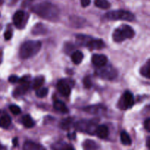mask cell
<instances>
[{
    "label": "cell",
    "instance_id": "obj_1",
    "mask_svg": "<svg viewBox=\"0 0 150 150\" xmlns=\"http://www.w3.org/2000/svg\"><path fill=\"white\" fill-rule=\"evenodd\" d=\"M32 11L42 18L55 21L59 16V10L54 4L42 2L37 4L32 7Z\"/></svg>",
    "mask_w": 150,
    "mask_h": 150
},
{
    "label": "cell",
    "instance_id": "obj_2",
    "mask_svg": "<svg viewBox=\"0 0 150 150\" xmlns=\"http://www.w3.org/2000/svg\"><path fill=\"white\" fill-rule=\"evenodd\" d=\"M41 48V42L38 40H29L23 42L19 49V57L26 59L36 55Z\"/></svg>",
    "mask_w": 150,
    "mask_h": 150
},
{
    "label": "cell",
    "instance_id": "obj_3",
    "mask_svg": "<svg viewBox=\"0 0 150 150\" xmlns=\"http://www.w3.org/2000/svg\"><path fill=\"white\" fill-rule=\"evenodd\" d=\"M134 35L135 32L131 26L123 24L114 31L112 38L115 42H121L126 39H131Z\"/></svg>",
    "mask_w": 150,
    "mask_h": 150
},
{
    "label": "cell",
    "instance_id": "obj_4",
    "mask_svg": "<svg viewBox=\"0 0 150 150\" xmlns=\"http://www.w3.org/2000/svg\"><path fill=\"white\" fill-rule=\"evenodd\" d=\"M98 122H99V120L97 118L92 119V120H81L74 125V127L76 130L79 131L86 133L89 135H94L96 131Z\"/></svg>",
    "mask_w": 150,
    "mask_h": 150
},
{
    "label": "cell",
    "instance_id": "obj_5",
    "mask_svg": "<svg viewBox=\"0 0 150 150\" xmlns=\"http://www.w3.org/2000/svg\"><path fill=\"white\" fill-rule=\"evenodd\" d=\"M105 17L108 20H123L127 21H133L135 19L134 15L130 12L124 10H112L105 13Z\"/></svg>",
    "mask_w": 150,
    "mask_h": 150
},
{
    "label": "cell",
    "instance_id": "obj_6",
    "mask_svg": "<svg viewBox=\"0 0 150 150\" xmlns=\"http://www.w3.org/2000/svg\"><path fill=\"white\" fill-rule=\"evenodd\" d=\"M95 73H96L97 76H99L101 79L109 81L113 80L117 76V70L111 67V65H106V64H105L103 67H99L96 70Z\"/></svg>",
    "mask_w": 150,
    "mask_h": 150
},
{
    "label": "cell",
    "instance_id": "obj_7",
    "mask_svg": "<svg viewBox=\"0 0 150 150\" xmlns=\"http://www.w3.org/2000/svg\"><path fill=\"white\" fill-rule=\"evenodd\" d=\"M134 105V98L130 91H125L119 102V107L122 110L130 109Z\"/></svg>",
    "mask_w": 150,
    "mask_h": 150
},
{
    "label": "cell",
    "instance_id": "obj_8",
    "mask_svg": "<svg viewBox=\"0 0 150 150\" xmlns=\"http://www.w3.org/2000/svg\"><path fill=\"white\" fill-rule=\"evenodd\" d=\"M28 18H29V16L27 13H26L23 10H18L13 16V23L18 29H23L27 23Z\"/></svg>",
    "mask_w": 150,
    "mask_h": 150
},
{
    "label": "cell",
    "instance_id": "obj_9",
    "mask_svg": "<svg viewBox=\"0 0 150 150\" xmlns=\"http://www.w3.org/2000/svg\"><path fill=\"white\" fill-rule=\"evenodd\" d=\"M57 89L63 96L68 97L71 92V85L69 83V81L62 79L57 83Z\"/></svg>",
    "mask_w": 150,
    "mask_h": 150
},
{
    "label": "cell",
    "instance_id": "obj_10",
    "mask_svg": "<svg viewBox=\"0 0 150 150\" xmlns=\"http://www.w3.org/2000/svg\"><path fill=\"white\" fill-rule=\"evenodd\" d=\"M86 47L89 50H98L105 48V42L100 39H92L90 38L86 42Z\"/></svg>",
    "mask_w": 150,
    "mask_h": 150
},
{
    "label": "cell",
    "instance_id": "obj_11",
    "mask_svg": "<svg viewBox=\"0 0 150 150\" xmlns=\"http://www.w3.org/2000/svg\"><path fill=\"white\" fill-rule=\"evenodd\" d=\"M92 62L95 66L100 67L108 62V58L103 54H94L92 57Z\"/></svg>",
    "mask_w": 150,
    "mask_h": 150
},
{
    "label": "cell",
    "instance_id": "obj_12",
    "mask_svg": "<svg viewBox=\"0 0 150 150\" xmlns=\"http://www.w3.org/2000/svg\"><path fill=\"white\" fill-rule=\"evenodd\" d=\"M105 110H106V108L103 105H89V106H86L85 108H83V111L92 114H102Z\"/></svg>",
    "mask_w": 150,
    "mask_h": 150
},
{
    "label": "cell",
    "instance_id": "obj_13",
    "mask_svg": "<svg viewBox=\"0 0 150 150\" xmlns=\"http://www.w3.org/2000/svg\"><path fill=\"white\" fill-rule=\"evenodd\" d=\"M29 86H30V83L29 81L24 82V83H21V85L18 86L13 92V96L14 97H18L21 95H23L29 90Z\"/></svg>",
    "mask_w": 150,
    "mask_h": 150
},
{
    "label": "cell",
    "instance_id": "obj_14",
    "mask_svg": "<svg viewBox=\"0 0 150 150\" xmlns=\"http://www.w3.org/2000/svg\"><path fill=\"white\" fill-rule=\"evenodd\" d=\"M11 124V118L7 113L0 111V127L7 129Z\"/></svg>",
    "mask_w": 150,
    "mask_h": 150
},
{
    "label": "cell",
    "instance_id": "obj_15",
    "mask_svg": "<svg viewBox=\"0 0 150 150\" xmlns=\"http://www.w3.org/2000/svg\"><path fill=\"white\" fill-rule=\"evenodd\" d=\"M97 136L100 138V139H106L109 134V130L108 128L105 125H98L96 128V131H95Z\"/></svg>",
    "mask_w": 150,
    "mask_h": 150
},
{
    "label": "cell",
    "instance_id": "obj_16",
    "mask_svg": "<svg viewBox=\"0 0 150 150\" xmlns=\"http://www.w3.org/2000/svg\"><path fill=\"white\" fill-rule=\"evenodd\" d=\"M54 109L57 111H59V112L63 113V114H67L68 113L69 110L67 107L66 106L65 104L60 100H56L54 103Z\"/></svg>",
    "mask_w": 150,
    "mask_h": 150
},
{
    "label": "cell",
    "instance_id": "obj_17",
    "mask_svg": "<svg viewBox=\"0 0 150 150\" xmlns=\"http://www.w3.org/2000/svg\"><path fill=\"white\" fill-rule=\"evenodd\" d=\"M23 149L25 150H40L44 149L45 148L40 144L35 143L32 142H26L23 144Z\"/></svg>",
    "mask_w": 150,
    "mask_h": 150
},
{
    "label": "cell",
    "instance_id": "obj_18",
    "mask_svg": "<svg viewBox=\"0 0 150 150\" xmlns=\"http://www.w3.org/2000/svg\"><path fill=\"white\" fill-rule=\"evenodd\" d=\"M83 59V54L81 51H76L73 53L71 56V59L75 64H79Z\"/></svg>",
    "mask_w": 150,
    "mask_h": 150
},
{
    "label": "cell",
    "instance_id": "obj_19",
    "mask_svg": "<svg viewBox=\"0 0 150 150\" xmlns=\"http://www.w3.org/2000/svg\"><path fill=\"white\" fill-rule=\"evenodd\" d=\"M73 119L72 117H67V118L64 119L61 121L59 124V127H61L62 130H67L71 127L72 124H73Z\"/></svg>",
    "mask_w": 150,
    "mask_h": 150
},
{
    "label": "cell",
    "instance_id": "obj_20",
    "mask_svg": "<svg viewBox=\"0 0 150 150\" xmlns=\"http://www.w3.org/2000/svg\"><path fill=\"white\" fill-rule=\"evenodd\" d=\"M22 123L27 128H31L35 125V122L29 114L24 115L22 117Z\"/></svg>",
    "mask_w": 150,
    "mask_h": 150
},
{
    "label": "cell",
    "instance_id": "obj_21",
    "mask_svg": "<svg viewBox=\"0 0 150 150\" xmlns=\"http://www.w3.org/2000/svg\"><path fill=\"white\" fill-rule=\"evenodd\" d=\"M83 147L85 149H97L99 148L98 144L92 140H86L83 143Z\"/></svg>",
    "mask_w": 150,
    "mask_h": 150
},
{
    "label": "cell",
    "instance_id": "obj_22",
    "mask_svg": "<svg viewBox=\"0 0 150 150\" xmlns=\"http://www.w3.org/2000/svg\"><path fill=\"white\" fill-rule=\"evenodd\" d=\"M149 70H150V60L149 59L146 62V64L144 66H142V68L140 70V73L145 78L149 79L150 78L149 76Z\"/></svg>",
    "mask_w": 150,
    "mask_h": 150
},
{
    "label": "cell",
    "instance_id": "obj_23",
    "mask_svg": "<svg viewBox=\"0 0 150 150\" xmlns=\"http://www.w3.org/2000/svg\"><path fill=\"white\" fill-rule=\"evenodd\" d=\"M120 139H121L122 143L124 145H130L132 143L131 139H130V136L128 133L126 131L123 130L122 133H120Z\"/></svg>",
    "mask_w": 150,
    "mask_h": 150
},
{
    "label": "cell",
    "instance_id": "obj_24",
    "mask_svg": "<svg viewBox=\"0 0 150 150\" xmlns=\"http://www.w3.org/2000/svg\"><path fill=\"white\" fill-rule=\"evenodd\" d=\"M44 81H45V78L42 76H39L38 77L35 78L34 79L33 81V89H38L39 88H40L42 86V85L43 84Z\"/></svg>",
    "mask_w": 150,
    "mask_h": 150
},
{
    "label": "cell",
    "instance_id": "obj_25",
    "mask_svg": "<svg viewBox=\"0 0 150 150\" xmlns=\"http://www.w3.org/2000/svg\"><path fill=\"white\" fill-rule=\"evenodd\" d=\"M95 5L100 9H108L111 6L108 0H95Z\"/></svg>",
    "mask_w": 150,
    "mask_h": 150
},
{
    "label": "cell",
    "instance_id": "obj_26",
    "mask_svg": "<svg viewBox=\"0 0 150 150\" xmlns=\"http://www.w3.org/2000/svg\"><path fill=\"white\" fill-rule=\"evenodd\" d=\"M53 149H73L74 148L73 146H70V145L67 144L64 142H60V143L54 144L52 146Z\"/></svg>",
    "mask_w": 150,
    "mask_h": 150
},
{
    "label": "cell",
    "instance_id": "obj_27",
    "mask_svg": "<svg viewBox=\"0 0 150 150\" xmlns=\"http://www.w3.org/2000/svg\"><path fill=\"white\" fill-rule=\"evenodd\" d=\"M87 38L88 37L86 36V35H78L76 37V42H77V43L79 45H83V46H85L87 41L90 39V38H89V40H86Z\"/></svg>",
    "mask_w": 150,
    "mask_h": 150
},
{
    "label": "cell",
    "instance_id": "obj_28",
    "mask_svg": "<svg viewBox=\"0 0 150 150\" xmlns=\"http://www.w3.org/2000/svg\"><path fill=\"white\" fill-rule=\"evenodd\" d=\"M36 90V95L40 98H45L48 93V89L47 88H39Z\"/></svg>",
    "mask_w": 150,
    "mask_h": 150
},
{
    "label": "cell",
    "instance_id": "obj_29",
    "mask_svg": "<svg viewBox=\"0 0 150 150\" xmlns=\"http://www.w3.org/2000/svg\"><path fill=\"white\" fill-rule=\"evenodd\" d=\"M42 29H45V26L42 24H38L37 26H35L34 28V30H32V34L34 35H40V34H44V32L42 31H41Z\"/></svg>",
    "mask_w": 150,
    "mask_h": 150
},
{
    "label": "cell",
    "instance_id": "obj_30",
    "mask_svg": "<svg viewBox=\"0 0 150 150\" xmlns=\"http://www.w3.org/2000/svg\"><path fill=\"white\" fill-rule=\"evenodd\" d=\"M9 108H10V111H11L12 114H13L14 115H18L21 112V110L20 107L16 105H10Z\"/></svg>",
    "mask_w": 150,
    "mask_h": 150
},
{
    "label": "cell",
    "instance_id": "obj_31",
    "mask_svg": "<svg viewBox=\"0 0 150 150\" xmlns=\"http://www.w3.org/2000/svg\"><path fill=\"white\" fill-rule=\"evenodd\" d=\"M83 86H84V87L86 88V89H89V88L92 87V81H91L90 76H86V77L83 79Z\"/></svg>",
    "mask_w": 150,
    "mask_h": 150
},
{
    "label": "cell",
    "instance_id": "obj_32",
    "mask_svg": "<svg viewBox=\"0 0 150 150\" xmlns=\"http://www.w3.org/2000/svg\"><path fill=\"white\" fill-rule=\"evenodd\" d=\"M18 80H19V79L18 78V76H15V75H13V76H10V77H9V79H8L9 81L12 83H16V82L18 81Z\"/></svg>",
    "mask_w": 150,
    "mask_h": 150
},
{
    "label": "cell",
    "instance_id": "obj_33",
    "mask_svg": "<svg viewBox=\"0 0 150 150\" xmlns=\"http://www.w3.org/2000/svg\"><path fill=\"white\" fill-rule=\"evenodd\" d=\"M144 127L148 132H150V119L147 118L144 121Z\"/></svg>",
    "mask_w": 150,
    "mask_h": 150
},
{
    "label": "cell",
    "instance_id": "obj_34",
    "mask_svg": "<svg viewBox=\"0 0 150 150\" xmlns=\"http://www.w3.org/2000/svg\"><path fill=\"white\" fill-rule=\"evenodd\" d=\"M12 36H13V33L10 31H7V32H5V33L4 35V37L6 40H9L11 39Z\"/></svg>",
    "mask_w": 150,
    "mask_h": 150
},
{
    "label": "cell",
    "instance_id": "obj_35",
    "mask_svg": "<svg viewBox=\"0 0 150 150\" xmlns=\"http://www.w3.org/2000/svg\"><path fill=\"white\" fill-rule=\"evenodd\" d=\"M81 2L82 7H86L89 5V4L91 2V0H81Z\"/></svg>",
    "mask_w": 150,
    "mask_h": 150
},
{
    "label": "cell",
    "instance_id": "obj_36",
    "mask_svg": "<svg viewBox=\"0 0 150 150\" xmlns=\"http://www.w3.org/2000/svg\"><path fill=\"white\" fill-rule=\"evenodd\" d=\"M13 143L14 146H18V139L17 138H14L13 140Z\"/></svg>",
    "mask_w": 150,
    "mask_h": 150
},
{
    "label": "cell",
    "instance_id": "obj_37",
    "mask_svg": "<svg viewBox=\"0 0 150 150\" xmlns=\"http://www.w3.org/2000/svg\"><path fill=\"white\" fill-rule=\"evenodd\" d=\"M149 144H150V138L148 137L147 139H146V146H147V147L149 148V149L150 148Z\"/></svg>",
    "mask_w": 150,
    "mask_h": 150
},
{
    "label": "cell",
    "instance_id": "obj_38",
    "mask_svg": "<svg viewBox=\"0 0 150 150\" xmlns=\"http://www.w3.org/2000/svg\"><path fill=\"white\" fill-rule=\"evenodd\" d=\"M3 1H4V0H0V3H1V2H2Z\"/></svg>",
    "mask_w": 150,
    "mask_h": 150
}]
</instances>
